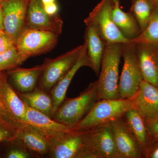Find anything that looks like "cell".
Returning a JSON list of instances; mask_svg holds the SVG:
<instances>
[{"instance_id":"31","label":"cell","mask_w":158,"mask_h":158,"mask_svg":"<svg viewBox=\"0 0 158 158\" xmlns=\"http://www.w3.org/2000/svg\"><path fill=\"white\" fill-rule=\"evenodd\" d=\"M146 158H158V140L150 141L146 152Z\"/></svg>"},{"instance_id":"9","label":"cell","mask_w":158,"mask_h":158,"mask_svg":"<svg viewBox=\"0 0 158 158\" xmlns=\"http://www.w3.org/2000/svg\"><path fill=\"white\" fill-rule=\"evenodd\" d=\"M110 124L118 158H146L145 151L130 130L123 116Z\"/></svg>"},{"instance_id":"4","label":"cell","mask_w":158,"mask_h":158,"mask_svg":"<svg viewBox=\"0 0 158 158\" xmlns=\"http://www.w3.org/2000/svg\"><path fill=\"white\" fill-rule=\"evenodd\" d=\"M116 1L101 0L84 20L85 23H90L96 28L106 44L130 42L119 31L112 19V10Z\"/></svg>"},{"instance_id":"29","label":"cell","mask_w":158,"mask_h":158,"mask_svg":"<svg viewBox=\"0 0 158 158\" xmlns=\"http://www.w3.org/2000/svg\"><path fill=\"white\" fill-rule=\"evenodd\" d=\"M150 141L158 140V119L144 122Z\"/></svg>"},{"instance_id":"6","label":"cell","mask_w":158,"mask_h":158,"mask_svg":"<svg viewBox=\"0 0 158 158\" xmlns=\"http://www.w3.org/2000/svg\"><path fill=\"white\" fill-rule=\"evenodd\" d=\"M124 64L118 83L119 98H128L135 95L143 80L136 55L135 44H123Z\"/></svg>"},{"instance_id":"2","label":"cell","mask_w":158,"mask_h":158,"mask_svg":"<svg viewBox=\"0 0 158 158\" xmlns=\"http://www.w3.org/2000/svg\"><path fill=\"white\" fill-rule=\"evenodd\" d=\"M123 44H106L97 80L98 99H119L118 72Z\"/></svg>"},{"instance_id":"19","label":"cell","mask_w":158,"mask_h":158,"mask_svg":"<svg viewBox=\"0 0 158 158\" xmlns=\"http://www.w3.org/2000/svg\"><path fill=\"white\" fill-rule=\"evenodd\" d=\"M43 65H37L31 68H23L17 66L7 71L13 87L21 93L30 92L37 87L41 75Z\"/></svg>"},{"instance_id":"10","label":"cell","mask_w":158,"mask_h":158,"mask_svg":"<svg viewBox=\"0 0 158 158\" xmlns=\"http://www.w3.org/2000/svg\"><path fill=\"white\" fill-rule=\"evenodd\" d=\"M82 132L83 146L96 154L99 158H118L110 123Z\"/></svg>"},{"instance_id":"21","label":"cell","mask_w":158,"mask_h":158,"mask_svg":"<svg viewBox=\"0 0 158 158\" xmlns=\"http://www.w3.org/2000/svg\"><path fill=\"white\" fill-rule=\"evenodd\" d=\"M111 15L116 27L130 41L141 34V28L137 20L130 11L126 12L122 10L119 0L114 3Z\"/></svg>"},{"instance_id":"39","label":"cell","mask_w":158,"mask_h":158,"mask_svg":"<svg viewBox=\"0 0 158 158\" xmlns=\"http://www.w3.org/2000/svg\"><path fill=\"white\" fill-rule=\"evenodd\" d=\"M113 1H118V0H113Z\"/></svg>"},{"instance_id":"13","label":"cell","mask_w":158,"mask_h":158,"mask_svg":"<svg viewBox=\"0 0 158 158\" xmlns=\"http://www.w3.org/2000/svg\"><path fill=\"white\" fill-rule=\"evenodd\" d=\"M50 156L52 158H76L83 147V132L72 129L49 138Z\"/></svg>"},{"instance_id":"33","label":"cell","mask_w":158,"mask_h":158,"mask_svg":"<svg viewBox=\"0 0 158 158\" xmlns=\"http://www.w3.org/2000/svg\"><path fill=\"white\" fill-rule=\"evenodd\" d=\"M4 17H3V10L1 3H0V31H4Z\"/></svg>"},{"instance_id":"28","label":"cell","mask_w":158,"mask_h":158,"mask_svg":"<svg viewBox=\"0 0 158 158\" xmlns=\"http://www.w3.org/2000/svg\"><path fill=\"white\" fill-rule=\"evenodd\" d=\"M17 129L9 124L0 123V143L14 141L17 135Z\"/></svg>"},{"instance_id":"22","label":"cell","mask_w":158,"mask_h":158,"mask_svg":"<svg viewBox=\"0 0 158 158\" xmlns=\"http://www.w3.org/2000/svg\"><path fill=\"white\" fill-rule=\"evenodd\" d=\"M17 92L23 102L28 106L52 118L53 102L51 94L48 92L37 87L30 92Z\"/></svg>"},{"instance_id":"30","label":"cell","mask_w":158,"mask_h":158,"mask_svg":"<svg viewBox=\"0 0 158 158\" xmlns=\"http://www.w3.org/2000/svg\"><path fill=\"white\" fill-rule=\"evenodd\" d=\"M16 45V43L11 37L3 32L0 35V53Z\"/></svg>"},{"instance_id":"27","label":"cell","mask_w":158,"mask_h":158,"mask_svg":"<svg viewBox=\"0 0 158 158\" xmlns=\"http://www.w3.org/2000/svg\"><path fill=\"white\" fill-rule=\"evenodd\" d=\"M14 146L9 148L6 153V157L7 158H29L32 157L33 155L27 148L21 144L13 141Z\"/></svg>"},{"instance_id":"38","label":"cell","mask_w":158,"mask_h":158,"mask_svg":"<svg viewBox=\"0 0 158 158\" xmlns=\"http://www.w3.org/2000/svg\"><path fill=\"white\" fill-rule=\"evenodd\" d=\"M2 0H0V3H1V2H2Z\"/></svg>"},{"instance_id":"18","label":"cell","mask_w":158,"mask_h":158,"mask_svg":"<svg viewBox=\"0 0 158 158\" xmlns=\"http://www.w3.org/2000/svg\"><path fill=\"white\" fill-rule=\"evenodd\" d=\"M24 123L37 128L47 136L49 140L51 137L59 133L69 131L72 130L27 105Z\"/></svg>"},{"instance_id":"20","label":"cell","mask_w":158,"mask_h":158,"mask_svg":"<svg viewBox=\"0 0 158 158\" xmlns=\"http://www.w3.org/2000/svg\"><path fill=\"white\" fill-rule=\"evenodd\" d=\"M85 42L87 55L91 63V68L97 76L100 71L101 64L106 43L102 39L96 28L90 23H86Z\"/></svg>"},{"instance_id":"40","label":"cell","mask_w":158,"mask_h":158,"mask_svg":"<svg viewBox=\"0 0 158 158\" xmlns=\"http://www.w3.org/2000/svg\"><path fill=\"white\" fill-rule=\"evenodd\" d=\"M1 72H0V73H1Z\"/></svg>"},{"instance_id":"12","label":"cell","mask_w":158,"mask_h":158,"mask_svg":"<svg viewBox=\"0 0 158 158\" xmlns=\"http://www.w3.org/2000/svg\"><path fill=\"white\" fill-rule=\"evenodd\" d=\"M63 21L59 15L51 16L45 12L40 0H30L27 10L25 28L48 31L59 35Z\"/></svg>"},{"instance_id":"26","label":"cell","mask_w":158,"mask_h":158,"mask_svg":"<svg viewBox=\"0 0 158 158\" xmlns=\"http://www.w3.org/2000/svg\"><path fill=\"white\" fill-rule=\"evenodd\" d=\"M22 64L16 45L0 53V72L10 70Z\"/></svg>"},{"instance_id":"17","label":"cell","mask_w":158,"mask_h":158,"mask_svg":"<svg viewBox=\"0 0 158 158\" xmlns=\"http://www.w3.org/2000/svg\"><path fill=\"white\" fill-rule=\"evenodd\" d=\"M83 66H88L91 68V63L87 55V46L85 42L83 44L81 53L76 63L50 91L53 102L52 116L66 98L67 89L75 75Z\"/></svg>"},{"instance_id":"37","label":"cell","mask_w":158,"mask_h":158,"mask_svg":"<svg viewBox=\"0 0 158 158\" xmlns=\"http://www.w3.org/2000/svg\"><path fill=\"white\" fill-rule=\"evenodd\" d=\"M4 32V31H0V35H1V34H2V33H3V32Z\"/></svg>"},{"instance_id":"14","label":"cell","mask_w":158,"mask_h":158,"mask_svg":"<svg viewBox=\"0 0 158 158\" xmlns=\"http://www.w3.org/2000/svg\"><path fill=\"white\" fill-rule=\"evenodd\" d=\"M135 49L143 80L158 88V44L138 43Z\"/></svg>"},{"instance_id":"25","label":"cell","mask_w":158,"mask_h":158,"mask_svg":"<svg viewBox=\"0 0 158 158\" xmlns=\"http://www.w3.org/2000/svg\"><path fill=\"white\" fill-rule=\"evenodd\" d=\"M130 42L158 44V6H155L146 29Z\"/></svg>"},{"instance_id":"23","label":"cell","mask_w":158,"mask_h":158,"mask_svg":"<svg viewBox=\"0 0 158 158\" xmlns=\"http://www.w3.org/2000/svg\"><path fill=\"white\" fill-rule=\"evenodd\" d=\"M123 117L130 130L144 148L146 155L149 144V138L144 119L135 108L126 112Z\"/></svg>"},{"instance_id":"15","label":"cell","mask_w":158,"mask_h":158,"mask_svg":"<svg viewBox=\"0 0 158 158\" xmlns=\"http://www.w3.org/2000/svg\"><path fill=\"white\" fill-rule=\"evenodd\" d=\"M14 141L27 148L33 156L42 157L49 153L50 142L47 136L27 123L18 128Z\"/></svg>"},{"instance_id":"35","label":"cell","mask_w":158,"mask_h":158,"mask_svg":"<svg viewBox=\"0 0 158 158\" xmlns=\"http://www.w3.org/2000/svg\"><path fill=\"white\" fill-rule=\"evenodd\" d=\"M0 123H6V124H7V123H6V122H5V120H4V119H3L2 116V114H1V112H0Z\"/></svg>"},{"instance_id":"34","label":"cell","mask_w":158,"mask_h":158,"mask_svg":"<svg viewBox=\"0 0 158 158\" xmlns=\"http://www.w3.org/2000/svg\"><path fill=\"white\" fill-rule=\"evenodd\" d=\"M43 6L50 3L55 2L56 0H40Z\"/></svg>"},{"instance_id":"24","label":"cell","mask_w":158,"mask_h":158,"mask_svg":"<svg viewBox=\"0 0 158 158\" xmlns=\"http://www.w3.org/2000/svg\"><path fill=\"white\" fill-rule=\"evenodd\" d=\"M154 7L150 0H131L130 11L137 20L141 32L147 27Z\"/></svg>"},{"instance_id":"1","label":"cell","mask_w":158,"mask_h":158,"mask_svg":"<svg viewBox=\"0 0 158 158\" xmlns=\"http://www.w3.org/2000/svg\"><path fill=\"white\" fill-rule=\"evenodd\" d=\"M137 93L131 98L98 101L88 114L72 129L83 131L110 123L123 116L129 110L135 108Z\"/></svg>"},{"instance_id":"11","label":"cell","mask_w":158,"mask_h":158,"mask_svg":"<svg viewBox=\"0 0 158 158\" xmlns=\"http://www.w3.org/2000/svg\"><path fill=\"white\" fill-rule=\"evenodd\" d=\"M30 0H2L4 32L15 43L25 28L27 10Z\"/></svg>"},{"instance_id":"5","label":"cell","mask_w":158,"mask_h":158,"mask_svg":"<svg viewBox=\"0 0 158 158\" xmlns=\"http://www.w3.org/2000/svg\"><path fill=\"white\" fill-rule=\"evenodd\" d=\"M26 104L10 85L7 73H0V112L3 119L18 129L24 123Z\"/></svg>"},{"instance_id":"7","label":"cell","mask_w":158,"mask_h":158,"mask_svg":"<svg viewBox=\"0 0 158 158\" xmlns=\"http://www.w3.org/2000/svg\"><path fill=\"white\" fill-rule=\"evenodd\" d=\"M83 48V45H80L55 59H46L42 64L37 87L47 92L50 91L76 63Z\"/></svg>"},{"instance_id":"8","label":"cell","mask_w":158,"mask_h":158,"mask_svg":"<svg viewBox=\"0 0 158 158\" xmlns=\"http://www.w3.org/2000/svg\"><path fill=\"white\" fill-rule=\"evenodd\" d=\"M59 35L48 31L25 29L19 35L16 47L22 63L31 57L45 53L56 45Z\"/></svg>"},{"instance_id":"36","label":"cell","mask_w":158,"mask_h":158,"mask_svg":"<svg viewBox=\"0 0 158 158\" xmlns=\"http://www.w3.org/2000/svg\"><path fill=\"white\" fill-rule=\"evenodd\" d=\"M151 1L155 6H158V0H150Z\"/></svg>"},{"instance_id":"3","label":"cell","mask_w":158,"mask_h":158,"mask_svg":"<svg viewBox=\"0 0 158 158\" xmlns=\"http://www.w3.org/2000/svg\"><path fill=\"white\" fill-rule=\"evenodd\" d=\"M98 99L97 81L90 83L77 97L65 98L52 118L72 129L90 112Z\"/></svg>"},{"instance_id":"16","label":"cell","mask_w":158,"mask_h":158,"mask_svg":"<svg viewBox=\"0 0 158 158\" xmlns=\"http://www.w3.org/2000/svg\"><path fill=\"white\" fill-rule=\"evenodd\" d=\"M135 109L144 122L158 119V88L141 81L137 91Z\"/></svg>"},{"instance_id":"32","label":"cell","mask_w":158,"mask_h":158,"mask_svg":"<svg viewBox=\"0 0 158 158\" xmlns=\"http://www.w3.org/2000/svg\"><path fill=\"white\" fill-rule=\"evenodd\" d=\"M43 7L45 12L49 15L54 16L58 15L59 7L56 2L44 5Z\"/></svg>"}]
</instances>
